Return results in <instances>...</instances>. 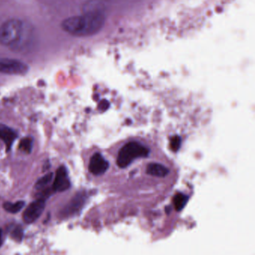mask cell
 I'll return each mask as SVG.
<instances>
[{"label": "cell", "instance_id": "cell-1", "mask_svg": "<svg viewBox=\"0 0 255 255\" xmlns=\"http://www.w3.org/2000/svg\"><path fill=\"white\" fill-rule=\"evenodd\" d=\"M105 21V14L102 9L90 5L83 14L65 19L61 26L65 32L73 36L88 37L99 32Z\"/></svg>", "mask_w": 255, "mask_h": 255}, {"label": "cell", "instance_id": "cell-2", "mask_svg": "<svg viewBox=\"0 0 255 255\" xmlns=\"http://www.w3.org/2000/svg\"><path fill=\"white\" fill-rule=\"evenodd\" d=\"M25 23L19 19H10L0 26V44L9 48L19 47L25 35Z\"/></svg>", "mask_w": 255, "mask_h": 255}, {"label": "cell", "instance_id": "cell-3", "mask_svg": "<svg viewBox=\"0 0 255 255\" xmlns=\"http://www.w3.org/2000/svg\"><path fill=\"white\" fill-rule=\"evenodd\" d=\"M150 150L146 146L138 141H129L119 150L117 156V165L121 168L129 166L135 159L147 157Z\"/></svg>", "mask_w": 255, "mask_h": 255}, {"label": "cell", "instance_id": "cell-4", "mask_svg": "<svg viewBox=\"0 0 255 255\" xmlns=\"http://www.w3.org/2000/svg\"><path fill=\"white\" fill-rule=\"evenodd\" d=\"M28 70V65L20 61L10 59L0 60V74L24 75L27 73Z\"/></svg>", "mask_w": 255, "mask_h": 255}, {"label": "cell", "instance_id": "cell-5", "mask_svg": "<svg viewBox=\"0 0 255 255\" xmlns=\"http://www.w3.org/2000/svg\"><path fill=\"white\" fill-rule=\"evenodd\" d=\"M46 201L44 198H38L29 204L23 214V219L26 223L35 222L41 216L45 209Z\"/></svg>", "mask_w": 255, "mask_h": 255}, {"label": "cell", "instance_id": "cell-6", "mask_svg": "<svg viewBox=\"0 0 255 255\" xmlns=\"http://www.w3.org/2000/svg\"><path fill=\"white\" fill-rule=\"evenodd\" d=\"M86 201V192H78L61 212L62 217L69 218L78 213L83 208Z\"/></svg>", "mask_w": 255, "mask_h": 255}, {"label": "cell", "instance_id": "cell-7", "mask_svg": "<svg viewBox=\"0 0 255 255\" xmlns=\"http://www.w3.org/2000/svg\"><path fill=\"white\" fill-rule=\"evenodd\" d=\"M110 166L108 161L101 153H96L92 156L89 162V169L94 175L99 176L104 174Z\"/></svg>", "mask_w": 255, "mask_h": 255}, {"label": "cell", "instance_id": "cell-8", "mask_svg": "<svg viewBox=\"0 0 255 255\" xmlns=\"http://www.w3.org/2000/svg\"><path fill=\"white\" fill-rule=\"evenodd\" d=\"M71 182L68 177V171L65 166H60L58 168L55 175L52 189L54 192H64L69 189Z\"/></svg>", "mask_w": 255, "mask_h": 255}, {"label": "cell", "instance_id": "cell-9", "mask_svg": "<svg viewBox=\"0 0 255 255\" xmlns=\"http://www.w3.org/2000/svg\"><path fill=\"white\" fill-rule=\"evenodd\" d=\"M17 138V133L11 129L8 128L6 125H0V138L5 143L6 151H9L12 147L13 143Z\"/></svg>", "mask_w": 255, "mask_h": 255}, {"label": "cell", "instance_id": "cell-10", "mask_svg": "<svg viewBox=\"0 0 255 255\" xmlns=\"http://www.w3.org/2000/svg\"><path fill=\"white\" fill-rule=\"evenodd\" d=\"M146 173L153 177H165L169 173V169L162 164L153 162L147 165Z\"/></svg>", "mask_w": 255, "mask_h": 255}, {"label": "cell", "instance_id": "cell-11", "mask_svg": "<svg viewBox=\"0 0 255 255\" xmlns=\"http://www.w3.org/2000/svg\"><path fill=\"white\" fill-rule=\"evenodd\" d=\"M188 199H189V197L184 195V194L180 193V192L176 194L174 198H173V204H174L176 210H178V211L183 210V207L186 206V203H187Z\"/></svg>", "mask_w": 255, "mask_h": 255}, {"label": "cell", "instance_id": "cell-12", "mask_svg": "<svg viewBox=\"0 0 255 255\" xmlns=\"http://www.w3.org/2000/svg\"><path fill=\"white\" fill-rule=\"evenodd\" d=\"M25 202L23 201H17L16 203L5 202L3 204V208L8 213H17L23 208Z\"/></svg>", "mask_w": 255, "mask_h": 255}, {"label": "cell", "instance_id": "cell-13", "mask_svg": "<svg viewBox=\"0 0 255 255\" xmlns=\"http://www.w3.org/2000/svg\"><path fill=\"white\" fill-rule=\"evenodd\" d=\"M53 175H54L53 173L50 172L43 176L41 178H40L39 180L35 183V189H36V190H42V189H44V188L52 181L53 178Z\"/></svg>", "mask_w": 255, "mask_h": 255}, {"label": "cell", "instance_id": "cell-14", "mask_svg": "<svg viewBox=\"0 0 255 255\" xmlns=\"http://www.w3.org/2000/svg\"><path fill=\"white\" fill-rule=\"evenodd\" d=\"M32 145H33V140L32 138L27 137V138L21 139L19 144V149L25 153H30L32 152Z\"/></svg>", "mask_w": 255, "mask_h": 255}, {"label": "cell", "instance_id": "cell-15", "mask_svg": "<svg viewBox=\"0 0 255 255\" xmlns=\"http://www.w3.org/2000/svg\"><path fill=\"white\" fill-rule=\"evenodd\" d=\"M11 237L13 240H15L17 243L22 241L23 238V229L21 226H17L11 231Z\"/></svg>", "mask_w": 255, "mask_h": 255}, {"label": "cell", "instance_id": "cell-16", "mask_svg": "<svg viewBox=\"0 0 255 255\" xmlns=\"http://www.w3.org/2000/svg\"><path fill=\"white\" fill-rule=\"evenodd\" d=\"M181 145V138L178 135L173 137L171 140V148L173 151L176 152L180 149Z\"/></svg>", "mask_w": 255, "mask_h": 255}, {"label": "cell", "instance_id": "cell-17", "mask_svg": "<svg viewBox=\"0 0 255 255\" xmlns=\"http://www.w3.org/2000/svg\"><path fill=\"white\" fill-rule=\"evenodd\" d=\"M108 106L109 104H107V101H104V102L100 104V109H101V110H107V109L108 108Z\"/></svg>", "mask_w": 255, "mask_h": 255}, {"label": "cell", "instance_id": "cell-18", "mask_svg": "<svg viewBox=\"0 0 255 255\" xmlns=\"http://www.w3.org/2000/svg\"><path fill=\"white\" fill-rule=\"evenodd\" d=\"M2 243H3V232H2V230L0 228V246H2Z\"/></svg>", "mask_w": 255, "mask_h": 255}]
</instances>
